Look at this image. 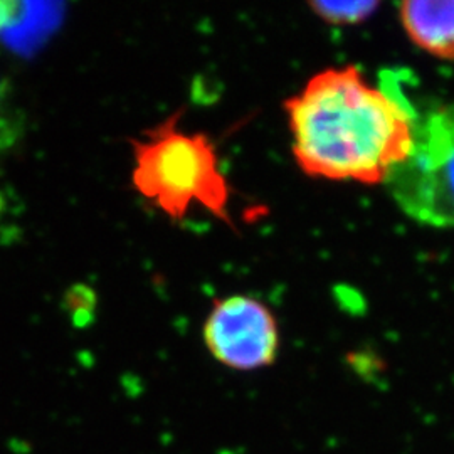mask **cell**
Listing matches in <instances>:
<instances>
[{"label": "cell", "instance_id": "1", "mask_svg": "<svg viewBox=\"0 0 454 454\" xmlns=\"http://www.w3.org/2000/svg\"><path fill=\"white\" fill-rule=\"evenodd\" d=\"M285 112L294 160L309 177L386 184L412 144L416 114L354 66L315 74Z\"/></svg>", "mask_w": 454, "mask_h": 454}, {"label": "cell", "instance_id": "2", "mask_svg": "<svg viewBox=\"0 0 454 454\" xmlns=\"http://www.w3.org/2000/svg\"><path fill=\"white\" fill-rule=\"evenodd\" d=\"M180 116L182 110L131 140L133 187L172 221L200 206L232 226L231 185L215 145L206 133L180 130Z\"/></svg>", "mask_w": 454, "mask_h": 454}, {"label": "cell", "instance_id": "3", "mask_svg": "<svg viewBox=\"0 0 454 454\" xmlns=\"http://www.w3.org/2000/svg\"><path fill=\"white\" fill-rule=\"evenodd\" d=\"M399 209L422 226L454 229V103L414 116L406 159L386 180Z\"/></svg>", "mask_w": 454, "mask_h": 454}, {"label": "cell", "instance_id": "4", "mask_svg": "<svg viewBox=\"0 0 454 454\" xmlns=\"http://www.w3.org/2000/svg\"><path fill=\"white\" fill-rule=\"evenodd\" d=\"M202 335L212 357L239 372L273 365L279 352L275 315L260 300L246 294L215 300Z\"/></svg>", "mask_w": 454, "mask_h": 454}, {"label": "cell", "instance_id": "5", "mask_svg": "<svg viewBox=\"0 0 454 454\" xmlns=\"http://www.w3.org/2000/svg\"><path fill=\"white\" fill-rule=\"evenodd\" d=\"M409 39L424 52L454 59V0H409L399 5Z\"/></svg>", "mask_w": 454, "mask_h": 454}, {"label": "cell", "instance_id": "6", "mask_svg": "<svg viewBox=\"0 0 454 454\" xmlns=\"http://www.w3.org/2000/svg\"><path fill=\"white\" fill-rule=\"evenodd\" d=\"M309 9L333 26H356L373 16L379 2H309Z\"/></svg>", "mask_w": 454, "mask_h": 454}, {"label": "cell", "instance_id": "7", "mask_svg": "<svg viewBox=\"0 0 454 454\" xmlns=\"http://www.w3.org/2000/svg\"><path fill=\"white\" fill-rule=\"evenodd\" d=\"M22 131V121L9 95L7 84L0 80V150L14 145Z\"/></svg>", "mask_w": 454, "mask_h": 454}, {"label": "cell", "instance_id": "8", "mask_svg": "<svg viewBox=\"0 0 454 454\" xmlns=\"http://www.w3.org/2000/svg\"><path fill=\"white\" fill-rule=\"evenodd\" d=\"M19 7H20V4H17V2L0 0V29L9 26L16 19Z\"/></svg>", "mask_w": 454, "mask_h": 454}]
</instances>
